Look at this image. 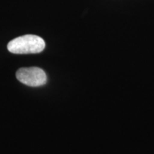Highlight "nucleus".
I'll return each instance as SVG.
<instances>
[{
    "label": "nucleus",
    "instance_id": "f257e3e1",
    "mask_svg": "<svg viewBox=\"0 0 154 154\" xmlns=\"http://www.w3.org/2000/svg\"><path fill=\"white\" fill-rule=\"evenodd\" d=\"M45 48V42L40 36L32 34L21 36L9 42L7 49L11 53L27 54L42 52Z\"/></svg>",
    "mask_w": 154,
    "mask_h": 154
},
{
    "label": "nucleus",
    "instance_id": "f03ea898",
    "mask_svg": "<svg viewBox=\"0 0 154 154\" xmlns=\"http://www.w3.org/2000/svg\"><path fill=\"white\" fill-rule=\"evenodd\" d=\"M16 76L21 83L32 87L43 86L47 81L45 72L38 67L19 69L16 73Z\"/></svg>",
    "mask_w": 154,
    "mask_h": 154
}]
</instances>
